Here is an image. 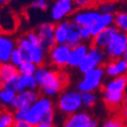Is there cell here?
I'll use <instances>...</instances> for the list:
<instances>
[{
  "label": "cell",
  "mask_w": 127,
  "mask_h": 127,
  "mask_svg": "<svg viewBox=\"0 0 127 127\" xmlns=\"http://www.w3.org/2000/svg\"><path fill=\"white\" fill-rule=\"evenodd\" d=\"M81 98H82V106L83 108H93L95 105L97 104L98 96L95 92H86L81 93Z\"/></svg>",
  "instance_id": "f1b7e54d"
},
{
  "label": "cell",
  "mask_w": 127,
  "mask_h": 127,
  "mask_svg": "<svg viewBox=\"0 0 127 127\" xmlns=\"http://www.w3.org/2000/svg\"><path fill=\"white\" fill-rule=\"evenodd\" d=\"M105 76L106 73L103 66L90 70L82 74V77L76 84V90L80 93L96 92L103 87Z\"/></svg>",
  "instance_id": "5b68a950"
},
{
  "label": "cell",
  "mask_w": 127,
  "mask_h": 127,
  "mask_svg": "<svg viewBox=\"0 0 127 127\" xmlns=\"http://www.w3.org/2000/svg\"><path fill=\"white\" fill-rule=\"evenodd\" d=\"M114 26L119 32L127 35V10H119L115 13Z\"/></svg>",
  "instance_id": "d4e9b609"
},
{
  "label": "cell",
  "mask_w": 127,
  "mask_h": 127,
  "mask_svg": "<svg viewBox=\"0 0 127 127\" xmlns=\"http://www.w3.org/2000/svg\"><path fill=\"white\" fill-rule=\"evenodd\" d=\"M38 84L34 75H28V74H20L17 82V93L23 92L27 90H37Z\"/></svg>",
  "instance_id": "603a6c76"
},
{
  "label": "cell",
  "mask_w": 127,
  "mask_h": 127,
  "mask_svg": "<svg viewBox=\"0 0 127 127\" xmlns=\"http://www.w3.org/2000/svg\"><path fill=\"white\" fill-rule=\"evenodd\" d=\"M126 47H127V35L118 31L113 36L107 48L105 49L108 59L123 58Z\"/></svg>",
  "instance_id": "9c48e42d"
},
{
  "label": "cell",
  "mask_w": 127,
  "mask_h": 127,
  "mask_svg": "<svg viewBox=\"0 0 127 127\" xmlns=\"http://www.w3.org/2000/svg\"><path fill=\"white\" fill-rule=\"evenodd\" d=\"M40 39V45L41 47L45 49L47 52L56 44L55 42V24L45 22L38 26V28L35 30Z\"/></svg>",
  "instance_id": "30bf717a"
},
{
  "label": "cell",
  "mask_w": 127,
  "mask_h": 127,
  "mask_svg": "<svg viewBox=\"0 0 127 127\" xmlns=\"http://www.w3.org/2000/svg\"><path fill=\"white\" fill-rule=\"evenodd\" d=\"M14 121L13 111L6 108L0 109V127H12Z\"/></svg>",
  "instance_id": "4316f807"
},
{
  "label": "cell",
  "mask_w": 127,
  "mask_h": 127,
  "mask_svg": "<svg viewBox=\"0 0 127 127\" xmlns=\"http://www.w3.org/2000/svg\"><path fill=\"white\" fill-rule=\"evenodd\" d=\"M57 109L66 116L74 114L81 110L82 98L78 90H64L58 95Z\"/></svg>",
  "instance_id": "3957f363"
},
{
  "label": "cell",
  "mask_w": 127,
  "mask_h": 127,
  "mask_svg": "<svg viewBox=\"0 0 127 127\" xmlns=\"http://www.w3.org/2000/svg\"><path fill=\"white\" fill-rule=\"evenodd\" d=\"M37 68H38L37 64L28 60H25L19 66H17V70L19 72V74H28V75H34Z\"/></svg>",
  "instance_id": "f546056e"
},
{
  "label": "cell",
  "mask_w": 127,
  "mask_h": 127,
  "mask_svg": "<svg viewBox=\"0 0 127 127\" xmlns=\"http://www.w3.org/2000/svg\"><path fill=\"white\" fill-rule=\"evenodd\" d=\"M25 38L31 42L32 44H35V45H40V39H39V36L37 34L36 31H29L27 33L24 35ZM41 46V45H40Z\"/></svg>",
  "instance_id": "836d02e7"
},
{
  "label": "cell",
  "mask_w": 127,
  "mask_h": 127,
  "mask_svg": "<svg viewBox=\"0 0 127 127\" xmlns=\"http://www.w3.org/2000/svg\"><path fill=\"white\" fill-rule=\"evenodd\" d=\"M18 74H19V72L15 65H13L10 62L3 63L1 66V69H0V88L2 87V84L5 81H7L8 79L12 78Z\"/></svg>",
  "instance_id": "7402d4cb"
},
{
  "label": "cell",
  "mask_w": 127,
  "mask_h": 127,
  "mask_svg": "<svg viewBox=\"0 0 127 127\" xmlns=\"http://www.w3.org/2000/svg\"><path fill=\"white\" fill-rule=\"evenodd\" d=\"M90 46L82 42V43L72 47L70 50V54L68 58V64L67 67L69 68H78L80 63L86 58L88 52H89Z\"/></svg>",
  "instance_id": "9a60e30c"
},
{
  "label": "cell",
  "mask_w": 127,
  "mask_h": 127,
  "mask_svg": "<svg viewBox=\"0 0 127 127\" xmlns=\"http://www.w3.org/2000/svg\"><path fill=\"white\" fill-rule=\"evenodd\" d=\"M99 1H102V0H99Z\"/></svg>",
  "instance_id": "f6af8a7d"
},
{
  "label": "cell",
  "mask_w": 127,
  "mask_h": 127,
  "mask_svg": "<svg viewBox=\"0 0 127 127\" xmlns=\"http://www.w3.org/2000/svg\"><path fill=\"white\" fill-rule=\"evenodd\" d=\"M12 127H35V126L26 120H15Z\"/></svg>",
  "instance_id": "8d00e7d4"
},
{
  "label": "cell",
  "mask_w": 127,
  "mask_h": 127,
  "mask_svg": "<svg viewBox=\"0 0 127 127\" xmlns=\"http://www.w3.org/2000/svg\"><path fill=\"white\" fill-rule=\"evenodd\" d=\"M17 92L5 88H0V99L5 108H11V106L16 98Z\"/></svg>",
  "instance_id": "484cf974"
},
{
  "label": "cell",
  "mask_w": 127,
  "mask_h": 127,
  "mask_svg": "<svg viewBox=\"0 0 127 127\" xmlns=\"http://www.w3.org/2000/svg\"><path fill=\"white\" fill-rule=\"evenodd\" d=\"M107 60H108V56L104 49H100L98 47L91 45L86 58L80 63V65L78 66L77 69L79 70L80 73L83 74V73H86L90 70L104 66Z\"/></svg>",
  "instance_id": "52a82bcc"
},
{
  "label": "cell",
  "mask_w": 127,
  "mask_h": 127,
  "mask_svg": "<svg viewBox=\"0 0 127 127\" xmlns=\"http://www.w3.org/2000/svg\"><path fill=\"white\" fill-rule=\"evenodd\" d=\"M16 48V41L7 34L0 32V60L3 63L10 61V56Z\"/></svg>",
  "instance_id": "2e32d148"
},
{
  "label": "cell",
  "mask_w": 127,
  "mask_h": 127,
  "mask_svg": "<svg viewBox=\"0 0 127 127\" xmlns=\"http://www.w3.org/2000/svg\"><path fill=\"white\" fill-rule=\"evenodd\" d=\"M70 50L71 47L67 44H55L48 51L47 63L49 66L64 70L68 64Z\"/></svg>",
  "instance_id": "8992f818"
},
{
  "label": "cell",
  "mask_w": 127,
  "mask_h": 127,
  "mask_svg": "<svg viewBox=\"0 0 127 127\" xmlns=\"http://www.w3.org/2000/svg\"><path fill=\"white\" fill-rule=\"evenodd\" d=\"M34 77L41 95L48 98L58 96L69 83V76L64 70L53 68L46 64L38 66Z\"/></svg>",
  "instance_id": "6da1fadb"
},
{
  "label": "cell",
  "mask_w": 127,
  "mask_h": 127,
  "mask_svg": "<svg viewBox=\"0 0 127 127\" xmlns=\"http://www.w3.org/2000/svg\"><path fill=\"white\" fill-rule=\"evenodd\" d=\"M11 0H0V5L1 6H4V5H6V4H8Z\"/></svg>",
  "instance_id": "ab89813d"
},
{
  "label": "cell",
  "mask_w": 127,
  "mask_h": 127,
  "mask_svg": "<svg viewBox=\"0 0 127 127\" xmlns=\"http://www.w3.org/2000/svg\"><path fill=\"white\" fill-rule=\"evenodd\" d=\"M11 1H12V0H11Z\"/></svg>",
  "instance_id": "7dc6e473"
},
{
  "label": "cell",
  "mask_w": 127,
  "mask_h": 127,
  "mask_svg": "<svg viewBox=\"0 0 127 127\" xmlns=\"http://www.w3.org/2000/svg\"><path fill=\"white\" fill-rule=\"evenodd\" d=\"M4 108V106H3V103L1 101V99H0V109H3Z\"/></svg>",
  "instance_id": "b9f144b4"
},
{
  "label": "cell",
  "mask_w": 127,
  "mask_h": 127,
  "mask_svg": "<svg viewBox=\"0 0 127 127\" xmlns=\"http://www.w3.org/2000/svg\"><path fill=\"white\" fill-rule=\"evenodd\" d=\"M25 61V59H24V56H23V54L20 53V51L17 49V48H15L14 50H13V52L11 53V56H10V63H12L13 65H15L16 67L17 66H19L22 63Z\"/></svg>",
  "instance_id": "1f68e13d"
},
{
  "label": "cell",
  "mask_w": 127,
  "mask_h": 127,
  "mask_svg": "<svg viewBox=\"0 0 127 127\" xmlns=\"http://www.w3.org/2000/svg\"><path fill=\"white\" fill-rule=\"evenodd\" d=\"M96 8L102 14L103 13L115 14L117 11H119L118 3L115 0H102V1H99L96 5Z\"/></svg>",
  "instance_id": "cb8c5ba5"
},
{
  "label": "cell",
  "mask_w": 127,
  "mask_h": 127,
  "mask_svg": "<svg viewBox=\"0 0 127 127\" xmlns=\"http://www.w3.org/2000/svg\"><path fill=\"white\" fill-rule=\"evenodd\" d=\"M63 127H98V121L87 111H78L66 116Z\"/></svg>",
  "instance_id": "8fae6325"
},
{
  "label": "cell",
  "mask_w": 127,
  "mask_h": 127,
  "mask_svg": "<svg viewBox=\"0 0 127 127\" xmlns=\"http://www.w3.org/2000/svg\"><path fill=\"white\" fill-rule=\"evenodd\" d=\"M19 75H16L12 78L8 79L7 81H5L1 88H5V89H9V90H13V91H16L17 90V82H18V78H19ZM17 92V91H16Z\"/></svg>",
  "instance_id": "e575fe53"
},
{
  "label": "cell",
  "mask_w": 127,
  "mask_h": 127,
  "mask_svg": "<svg viewBox=\"0 0 127 127\" xmlns=\"http://www.w3.org/2000/svg\"><path fill=\"white\" fill-rule=\"evenodd\" d=\"M103 67L106 76L110 78L127 75V61L124 58L108 59Z\"/></svg>",
  "instance_id": "5bb4252c"
},
{
  "label": "cell",
  "mask_w": 127,
  "mask_h": 127,
  "mask_svg": "<svg viewBox=\"0 0 127 127\" xmlns=\"http://www.w3.org/2000/svg\"><path fill=\"white\" fill-rule=\"evenodd\" d=\"M117 32H118V30L116 29L115 26L109 27L108 29L102 31L101 33H99L98 35L95 36L91 41V45L105 50L106 48H107V46L109 45L113 36L117 33Z\"/></svg>",
  "instance_id": "e0dca14e"
},
{
  "label": "cell",
  "mask_w": 127,
  "mask_h": 127,
  "mask_svg": "<svg viewBox=\"0 0 127 127\" xmlns=\"http://www.w3.org/2000/svg\"><path fill=\"white\" fill-rule=\"evenodd\" d=\"M76 10L75 5L71 0H62V1H54L50 6V15L54 23H59L65 20L68 16H71Z\"/></svg>",
  "instance_id": "ba28073f"
},
{
  "label": "cell",
  "mask_w": 127,
  "mask_h": 127,
  "mask_svg": "<svg viewBox=\"0 0 127 127\" xmlns=\"http://www.w3.org/2000/svg\"><path fill=\"white\" fill-rule=\"evenodd\" d=\"M127 89V75L111 78L102 87V92L113 94H125Z\"/></svg>",
  "instance_id": "ac0fdd59"
},
{
  "label": "cell",
  "mask_w": 127,
  "mask_h": 127,
  "mask_svg": "<svg viewBox=\"0 0 127 127\" xmlns=\"http://www.w3.org/2000/svg\"><path fill=\"white\" fill-rule=\"evenodd\" d=\"M80 30H81V27L79 25H77L76 23L70 20L69 22V28H68L67 45H69L71 48L78 45V44H80V43H82Z\"/></svg>",
  "instance_id": "44dd1931"
},
{
  "label": "cell",
  "mask_w": 127,
  "mask_h": 127,
  "mask_svg": "<svg viewBox=\"0 0 127 127\" xmlns=\"http://www.w3.org/2000/svg\"><path fill=\"white\" fill-rule=\"evenodd\" d=\"M16 48L23 54L25 60L34 62L38 66L45 65L47 63L48 52L40 45L32 44L25 38V36L19 37L16 40Z\"/></svg>",
  "instance_id": "277c9868"
},
{
  "label": "cell",
  "mask_w": 127,
  "mask_h": 127,
  "mask_svg": "<svg viewBox=\"0 0 127 127\" xmlns=\"http://www.w3.org/2000/svg\"><path fill=\"white\" fill-rule=\"evenodd\" d=\"M80 34H81V40H82V42H84V43L92 41L93 34H92L91 27H81Z\"/></svg>",
  "instance_id": "d590c367"
},
{
  "label": "cell",
  "mask_w": 127,
  "mask_h": 127,
  "mask_svg": "<svg viewBox=\"0 0 127 127\" xmlns=\"http://www.w3.org/2000/svg\"><path fill=\"white\" fill-rule=\"evenodd\" d=\"M55 118L54 103L48 97L42 96L27 110L25 120L34 126L40 123H53Z\"/></svg>",
  "instance_id": "7a4b0ae2"
},
{
  "label": "cell",
  "mask_w": 127,
  "mask_h": 127,
  "mask_svg": "<svg viewBox=\"0 0 127 127\" xmlns=\"http://www.w3.org/2000/svg\"><path fill=\"white\" fill-rule=\"evenodd\" d=\"M35 127H56V125L54 123H40Z\"/></svg>",
  "instance_id": "f35d334b"
},
{
  "label": "cell",
  "mask_w": 127,
  "mask_h": 127,
  "mask_svg": "<svg viewBox=\"0 0 127 127\" xmlns=\"http://www.w3.org/2000/svg\"><path fill=\"white\" fill-rule=\"evenodd\" d=\"M54 1H62V0H54Z\"/></svg>",
  "instance_id": "ee69618b"
},
{
  "label": "cell",
  "mask_w": 127,
  "mask_h": 127,
  "mask_svg": "<svg viewBox=\"0 0 127 127\" xmlns=\"http://www.w3.org/2000/svg\"><path fill=\"white\" fill-rule=\"evenodd\" d=\"M40 97L41 93L37 90H27L18 92L10 109H12V111L17 109H29Z\"/></svg>",
  "instance_id": "4fadbf2b"
},
{
  "label": "cell",
  "mask_w": 127,
  "mask_h": 127,
  "mask_svg": "<svg viewBox=\"0 0 127 127\" xmlns=\"http://www.w3.org/2000/svg\"><path fill=\"white\" fill-rule=\"evenodd\" d=\"M0 7H1V5H0Z\"/></svg>",
  "instance_id": "bcb514c9"
},
{
  "label": "cell",
  "mask_w": 127,
  "mask_h": 127,
  "mask_svg": "<svg viewBox=\"0 0 127 127\" xmlns=\"http://www.w3.org/2000/svg\"><path fill=\"white\" fill-rule=\"evenodd\" d=\"M123 58L127 61V47H126V50H125V52H124V55H123Z\"/></svg>",
  "instance_id": "60d3db41"
},
{
  "label": "cell",
  "mask_w": 127,
  "mask_h": 127,
  "mask_svg": "<svg viewBox=\"0 0 127 127\" xmlns=\"http://www.w3.org/2000/svg\"><path fill=\"white\" fill-rule=\"evenodd\" d=\"M102 13L96 7L76 9L71 15V20L80 27H92Z\"/></svg>",
  "instance_id": "7c38bea8"
},
{
  "label": "cell",
  "mask_w": 127,
  "mask_h": 127,
  "mask_svg": "<svg viewBox=\"0 0 127 127\" xmlns=\"http://www.w3.org/2000/svg\"><path fill=\"white\" fill-rule=\"evenodd\" d=\"M32 8L41 10V11H46V10L50 7L49 0H34L31 4Z\"/></svg>",
  "instance_id": "d6a6232c"
},
{
  "label": "cell",
  "mask_w": 127,
  "mask_h": 127,
  "mask_svg": "<svg viewBox=\"0 0 127 127\" xmlns=\"http://www.w3.org/2000/svg\"><path fill=\"white\" fill-rule=\"evenodd\" d=\"M101 127H127V124L119 112L115 113L113 116L106 120Z\"/></svg>",
  "instance_id": "83f0119b"
},
{
  "label": "cell",
  "mask_w": 127,
  "mask_h": 127,
  "mask_svg": "<svg viewBox=\"0 0 127 127\" xmlns=\"http://www.w3.org/2000/svg\"><path fill=\"white\" fill-rule=\"evenodd\" d=\"M70 20H62L55 25V42L56 44H67L68 28Z\"/></svg>",
  "instance_id": "ffe728a7"
},
{
  "label": "cell",
  "mask_w": 127,
  "mask_h": 127,
  "mask_svg": "<svg viewBox=\"0 0 127 127\" xmlns=\"http://www.w3.org/2000/svg\"><path fill=\"white\" fill-rule=\"evenodd\" d=\"M2 64H3V62H2L1 60H0V69H1V66H2Z\"/></svg>",
  "instance_id": "7bdbcfd3"
},
{
  "label": "cell",
  "mask_w": 127,
  "mask_h": 127,
  "mask_svg": "<svg viewBox=\"0 0 127 127\" xmlns=\"http://www.w3.org/2000/svg\"><path fill=\"white\" fill-rule=\"evenodd\" d=\"M119 113L121 114V116L123 117V119L125 120V122L127 124V96L125 97L124 104H123V106H122V108H121V110H120Z\"/></svg>",
  "instance_id": "74e56055"
},
{
  "label": "cell",
  "mask_w": 127,
  "mask_h": 127,
  "mask_svg": "<svg viewBox=\"0 0 127 127\" xmlns=\"http://www.w3.org/2000/svg\"><path fill=\"white\" fill-rule=\"evenodd\" d=\"M114 15L115 14H110V13H103L100 15V17L96 20V23L91 27L93 38L99 33H101L102 31L114 26Z\"/></svg>",
  "instance_id": "d6986e66"
},
{
  "label": "cell",
  "mask_w": 127,
  "mask_h": 127,
  "mask_svg": "<svg viewBox=\"0 0 127 127\" xmlns=\"http://www.w3.org/2000/svg\"><path fill=\"white\" fill-rule=\"evenodd\" d=\"M71 1L75 5L76 9H80V8L96 7L99 0H71Z\"/></svg>",
  "instance_id": "4dcf8cb0"
}]
</instances>
